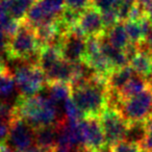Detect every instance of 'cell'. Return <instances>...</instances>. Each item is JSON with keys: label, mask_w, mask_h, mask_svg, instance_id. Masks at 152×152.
Returning a JSON list of instances; mask_svg holds the SVG:
<instances>
[{"label": "cell", "mask_w": 152, "mask_h": 152, "mask_svg": "<svg viewBox=\"0 0 152 152\" xmlns=\"http://www.w3.org/2000/svg\"><path fill=\"white\" fill-rule=\"evenodd\" d=\"M15 104L18 117L25 120L34 129L57 125L65 120L61 107L50 99L46 87L37 95L29 97L19 95Z\"/></svg>", "instance_id": "cell-1"}, {"label": "cell", "mask_w": 152, "mask_h": 152, "mask_svg": "<svg viewBox=\"0 0 152 152\" xmlns=\"http://www.w3.org/2000/svg\"><path fill=\"white\" fill-rule=\"evenodd\" d=\"M71 99L85 114L86 118H99L108 104L106 78L97 75L88 83L73 87Z\"/></svg>", "instance_id": "cell-2"}, {"label": "cell", "mask_w": 152, "mask_h": 152, "mask_svg": "<svg viewBox=\"0 0 152 152\" xmlns=\"http://www.w3.org/2000/svg\"><path fill=\"white\" fill-rule=\"evenodd\" d=\"M41 46L36 34V29L21 21L20 27L15 34L10 39L5 52L7 57L13 61H24L31 65L39 66Z\"/></svg>", "instance_id": "cell-3"}, {"label": "cell", "mask_w": 152, "mask_h": 152, "mask_svg": "<svg viewBox=\"0 0 152 152\" xmlns=\"http://www.w3.org/2000/svg\"><path fill=\"white\" fill-rule=\"evenodd\" d=\"M20 61L21 64L15 68L13 74L18 92L23 97L37 95L47 86L46 76L38 65Z\"/></svg>", "instance_id": "cell-4"}, {"label": "cell", "mask_w": 152, "mask_h": 152, "mask_svg": "<svg viewBox=\"0 0 152 152\" xmlns=\"http://www.w3.org/2000/svg\"><path fill=\"white\" fill-rule=\"evenodd\" d=\"M117 110L127 122H146L152 118V87L119 103Z\"/></svg>", "instance_id": "cell-5"}, {"label": "cell", "mask_w": 152, "mask_h": 152, "mask_svg": "<svg viewBox=\"0 0 152 152\" xmlns=\"http://www.w3.org/2000/svg\"><path fill=\"white\" fill-rule=\"evenodd\" d=\"M87 38L83 34L77 25L72 27L61 39L59 44L61 58L71 64L81 63L85 61Z\"/></svg>", "instance_id": "cell-6"}, {"label": "cell", "mask_w": 152, "mask_h": 152, "mask_svg": "<svg viewBox=\"0 0 152 152\" xmlns=\"http://www.w3.org/2000/svg\"><path fill=\"white\" fill-rule=\"evenodd\" d=\"M78 132L80 148L95 151L104 146H107L99 118L89 117L79 121Z\"/></svg>", "instance_id": "cell-7"}, {"label": "cell", "mask_w": 152, "mask_h": 152, "mask_svg": "<svg viewBox=\"0 0 152 152\" xmlns=\"http://www.w3.org/2000/svg\"><path fill=\"white\" fill-rule=\"evenodd\" d=\"M99 119L107 146L124 140L128 122L123 118L118 110L107 106Z\"/></svg>", "instance_id": "cell-8"}, {"label": "cell", "mask_w": 152, "mask_h": 152, "mask_svg": "<svg viewBox=\"0 0 152 152\" xmlns=\"http://www.w3.org/2000/svg\"><path fill=\"white\" fill-rule=\"evenodd\" d=\"M5 144L14 150L24 152L34 146V129L25 120L17 118L12 123L10 134Z\"/></svg>", "instance_id": "cell-9"}, {"label": "cell", "mask_w": 152, "mask_h": 152, "mask_svg": "<svg viewBox=\"0 0 152 152\" xmlns=\"http://www.w3.org/2000/svg\"><path fill=\"white\" fill-rule=\"evenodd\" d=\"M76 25L86 38H100L106 32L101 14L92 5L81 12Z\"/></svg>", "instance_id": "cell-10"}, {"label": "cell", "mask_w": 152, "mask_h": 152, "mask_svg": "<svg viewBox=\"0 0 152 152\" xmlns=\"http://www.w3.org/2000/svg\"><path fill=\"white\" fill-rule=\"evenodd\" d=\"M47 83H71L75 75L74 64L61 58L57 64H55L51 69L45 72Z\"/></svg>", "instance_id": "cell-11"}, {"label": "cell", "mask_w": 152, "mask_h": 152, "mask_svg": "<svg viewBox=\"0 0 152 152\" xmlns=\"http://www.w3.org/2000/svg\"><path fill=\"white\" fill-rule=\"evenodd\" d=\"M134 74L135 72L129 65L113 70L110 75L106 77V86L108 91L118 93L130 80V78Z\"/></svg>", "instance_id": "cell-12"}, {"label": "cell", "mask_w": 152, "mask_h": 152, "mask_svg": "<svg viewBox=\"0 0 152 152\" xmlns=\"http://www.w3.org/2000/svg\"><path fill=\"white\" fill-rule=\"evenodd\" d=\"M99 40L102 53L105 55V57L108 59L110 65L114 67V69H118V68H122L129 65L128 61H127L126 56L123 52V49H119L113 46L107 41L105 36L100 37Z\"/></svg>", "instance_id": "cell-13"}, {"label": "cell", "mask_w": 152, "mask_h": 152, "mask_svg": "<svg viewBox=\"0 0 152 152\" xmlns=\"http://www.w3.org/2000/svg\"><path fill=\"white\" fill-rule=\"evenodd\" d=\"M149 86L150 83L147 78L135 73L130 78V80L123 87V89H121L117 93L119 96V99H120V102L130 97H133L135 95H139L140 93L145 91Z\"/></svg>", "instance_id": "cell-14"}, {"label": "cell", "mask_w": 152, "mask_h": 152, "mask_svg": "<svg viewBox=\"0 0 152 152\" xmlns=\"http://www.w3.org/2000/svg\"><path fill=\"white\" fill-rule=\"evenodd\" d=\"M57 125L34 129V145L50 150L54 149L57 139Z\"/></svg>", "instance_id": "cell-15"}, {"label": "cell", "mask_w": 152, "mask_h": 152, "mask_svg": "<svg viewBox=\"0 0 152 152\" xmlns=\"http://www.w3.org/2000/svg\"><path fill=\"white\" fill-rule=\"evenodd\" d=\"M46 91L50 99L61 107L68 99L71 98L72 95V87L69 83H47Z\"/></svg>", "instance_id": "cell-16"}, {"label": "cell", "mask_w": 152, "mask_h": 152, "mask_svg": "<svg viewBox=\"0 0 152 152\" xmlns=\"http://www.w3.org/2000/svg\"><path fill=\"white\" fill-rule=\"evenodd\" d=\"M129 66L139 75L149 79L151 74L152 53L146 51H139L137 55L129 61Z\"/></svg>", "instance_id": "cell-17"}, {"label": "cell", "mask_w": 152, "mask_h": 152, "mask_svg": "<svg viewBox=\"0 0 152 152\" xmlns=\"http://www.w3.org/2000/svg\"><path fill=\"white\" fill-rule=\"evenodd\" d=\"M34 2L36 0H5V5L10 16L21 22L25 19L26 14Z\"/></svg>", "instance_id": "cell-18"}, {"label": "cell", "mask_w": 152, "mask_h": 152, "mask_svg": "<svg viewBox=\"0 0 152 152\" xmlns=\"http://www.w3.org/2000/svg\"><path fill=\"white\" fill-rule=\"evenodd\" d=\"M104 36L113 46L119 49H124L130 42L127 36L126 29H125L124 22H118L116 25L108 29Z\"/></svg>", "instance_id": "cell-19"}, {"label": "cell", "mask_w": 152, "mask_h": 152, "mask_svg": "<svg viewBox=\"0 0 152 152\" xmlns=\"http://www.w3.org/2000/svg\"><path fill=\"white\" fill-rule=\"evenodd\" d=\"M17 90L15 77L10 71L0 74V100L9 101Z\"/></svg>", "instance_id": "cell-20"}, {"label": "cell", "mask_w": 152, "mask_h": 152, "mask_svg": "<svg viewBox=\"0 0 152 152\" xmlns=\"http://www.w3.org/2000/svg\"><path fill=\"white\" fill-rule=\"evenodd\" d=\"M146 137V122H128L124 140L137 143L142 146Z\"/></svg>", "instance_id": "cell-21"}, {"label": "cell", "mask_w": 152, "mask_h": 152, "mask_svg": "<svg viewBox=\"0 0 152 152\" xmlns=\"http://www.w3.org/2000/svg\"><path fill=\"white\" fill-rule=\"evenodd\" d=\"M61 112H63L64 119L68 122L76 123L86 118L85 114L79 110V107L74 103V101L71 98L68 99L61 105Z\"/></svg>", "instance_id": "cell-22"}, {"label": "cell", "mask_w": 152, "mask_h": 152, "mask_svg": "<svg viewBox=\"0 0 152 152\" xmlns=\"http://www.w3.org/2000/svg\"><path fill=\"white\" fill-rule=\"evenodd\" d=\"M125 29H126L127 36L131 43L139 44L142 41H144V34L142 29L141 21L137 20H127L124 22Z\"/></svg>", "instance_id": "cell-23"}, {"label": "cell", "mask_w": 152, "mask_h": 152, "mask_svg": "<svg viewBox=\"0 0 152 152\" xmlns=\"http://www.w3.org/2000/svg\"><path fill=\"white\" fill-rule=\"evenodd\" d=\"M42 7L55 18H59L66 9V0H37Z\"/></svg>", "instance_id": "cell-24"}, {"label": "cell", "mask_w": 152, "mask_h": 152, "mask_svg": "<svg viewBox=\"0 0 152 152\" xmlns=\"http://www.w3.org/2000/svg\"><path fill=\"white\" fill-rule=\"evenodd\" d=\"M110 152H144L140 144L127 140H121L114 143L110 146Z\"/></svg>", "instance_id": "cell-25"}, {"label": "cell", "mask_w": 152, "mask_h": 152, "mask_svg": "<svg viewBox=\"0 0 152 152\" xmlns=\"http://www.w3.org/2000/svg\"><path fill=\"white\" fill-rule=\"evenodd\" d=\"M17 118L16 104H12L9 101H2L0 100V121H7V122L13 123Z\"/></svg>", "instance_id": "cell-26"}, {"label": "cell", "mask_w": 152, "mask_h": 152, "mask_svg": "<svg viewBox=\"0 0 152 152\" xmlns=\"http://www.w3.org/2000/svg\"><path fill=\"white\" fill-rule=\"evenodd\" d=\"M137 5L135 0H122L119 7H117V14L120 22H125L130 18L133 9Z\"/></svg>", "instance_id": "cell-27"}, {"label": "cell", "mask_w": 152, "mask_h": 152, "mask_svg": "<svg viewBox=\"0 0 152 152\" xmlns=\"http://www.w3.org/2000/svg\"><path fill=\"white\" fill-rule=\"evenodd\" d=\"M122 0H92V7H95L100 13L110 11V10H117Z\"/></svg>", "instance_id": "cell-28"}, {"label": "cell", "mask_w": 152, "mask_h": 152, "mask_svg": "<svg viewBox=\"0 0 152 152\" xmlns=\"http://www.w3.org/2000/svg\"><path fill=\"white\" fill-rule=\"evenodd\" d=\"M100 14H101L102 21H103L104 27H105L106 31H107L108 29H110L113 26L116 25L118 22H120L118 18V14H117V11L115 9L103 12V13H100Z\"/></svg>", "instance_id": "cell-29"}, {"label": "cell", "mask_w": 152, "mask_h": 152, "mask_svg": "<svg viewBox=\"0 0 152 152\" xmlns=\"http://www.w3.org/2000/svg\"><path fill=\"white\" fill-rule=\"evenodd\" d=\"M91 4L92 0H66V7L78 13H81L86 9L90 7Z\"/></svg>", "instance_id": "cell-30"}, {"label": "cell", "mask_w": 152, "mask_h": 152, "mask_svg": "<svg viewBox=\"0 0 152 152\" xmlns=\"http://www.w3.org/2000/svg\"><path fill=\"white\" fill-rule=\"evenodd\" d=\"M142 148L144 152H152V118L146 121V137Z\"/></svg>", "instance_id": "cell-31"}, {"label": "cell", "mask_w": 152, "mask_h": 152, "mask_svg": "<svg viewBox=\"0 0 152 152\" xmlns=\"http://www.w3.org/2000/svg\"><path fill=\"white\" fill-rule=\"evenodd\" d=\"M12 123L7 121H0V144H4L11 130Z\"/></svg>", "instance_id": "cell-32"}, {"label": "cell", "mask_w": 152, "mask_h": 152, "mask_svg": "<svg viewBox=\"0 0 152 152\" xmlns=\"http://www.w3.org/2000/svg\"><path fill=\"white\" fill-rule=\"evenodd\" d=\"M24 152H53V150L46 149V148H43V147H40V146L34 145L30 148H28L27 150H25Z\"/></svg>", "instance_id": "cell-33"}, {"label": "cell", "mask_w": 152, "mask_h": 152, "mask_svg": "<svg viewBox=\"0 0 152 152\" xmlns=\"http://www.w3.org/2000/svg\"><path fill=\"white\" fill-rule=\"evenodd\" d=\"M137 5H139L140 7L144 10H147L148 7L152 3V0H135Z\"/></svg>", "instance_id": "cell-34"}, {"label": "cell", "mask_w": 152, "mask_h": 152, "mask_svg": "<svg viewBox=\"0 0 152 152\" xmlns=\"http://www.w3.org/2000/svg\"><path fill=\"white\" fill-rule=\"evenodd\" d=\"M7 71H9V69H7V64H5L4 59H3V56L1 54V50H0V74L5 73Z\"/></svg>", "instance_id": "cell-35"}, {"label": "cell", "mask_w": 152, "mask_h": 152, "mask_svg": "<svg viewBox=\"0 0 152 152\" xmlns=\"http://www.w3.org/2000/svg\"><path fill=\"white\" fill-rule=\"evenodd\" d=\"M144 42L146 43V45L148 46V48H149V50L152 52V29L150 30V32L148 34V36L145 38V40H144Z\"/></svg>", "instance_id": "cell-36"}, {"label": "cell", "mask_w": 152, "mask_h": 152, "mask_svg": "<svg viewBox=\"0 0 152 152\" xmlns=\"http://www.w3.org/2000/svg\"><path fill=\"white\" fill-rule=\"evenodd\" d=\"M0 152H21L18 150H14L13 148H11L10 146H7V144H0Z\"/></svg>", "instance_id": "cell-37"}, {"label": "cell", "mask_w": 152, "mask_h": 152, "mask_svg": "<svg viewBox=\"0 0 152 152\" xmlns=\"http://www.w3.org/2000/svg\"><path fill=\"white\" fill-rule=\"evenodd\" d=\"M146 16L150 20V22L152 23V3L148 7V9L146 10Z\"/></svg>", "instance_id": "cell-38"}, {"label": "cell", "mask_w": 152, "mask_h": 152, "mask_svg": "<svg viewBox=\"0 0 152 152\" xmlns=\"http://www.w3.org/2000/svg\"><path fill=\"white\" fill-rule=\"evenodd\" d=\"M92 152H110V146H104V147L100 148V149L95 150V151H92Z\"/></svg>", "instance_id": "cell-39"}, {"label": "cell", "mask_w": 152, "mask_h": 152, "mask_svg": "<svg viewBox=\"0 0 152 152\" xmlns=\"http://www.w3.org/2000/svg\"><path fill=\"white\" fill-rule=\"evenodd\" d=\"M149 83H150V86L152 87V66H151V74H150V77H149Z\"/></svg>", "instance_id": "cell-40"}]
</instances>
